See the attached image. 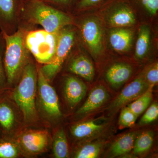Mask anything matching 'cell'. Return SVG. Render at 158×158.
Masks as SVG:
<instances>
[{
	"instance_id": "1",
	"label": "cell",
	"mask_w": 158,
	"mask_h": 158,
	"mask_svg": "<svg viewBox=\"0 0 158 158\" xmlns=\"http://www.w3.org/2000/svg\"><path fill=\"white\" fill-rule=\"evenodd\" d=\"M74 24L73 18L62 10L44 2L30 0L22 5L19 27L28 31L38 25L45 31L56 33L65 26Z\"/></svg>"
},
{
	"instance_id": "2",
	"label": "cell",
	"mask_w": 158,
	"mask_h": 158,
	"mask_svg": "<svg viewBox=\"0 0 158 158\" xmlns=\"http://www.w3.org/2000/svg\"><path fill=\"white\" fill-rule=\"evenodd\" d=\"M37 77L38 64L33 57L25 67L15 87L9 89L11 97L22 112L25 127H43L36 110Z\"/></svg>"
},
{
	"instance_id": "3",
	"label": "cell",
	"mask_w": 158,
	"mask_h": 158,
	"mask_svg": "<svg viewBox=\"0 0 158 158\" xmlns=\"http://www.w3.org/2000/svg\"><path fill=\"white\" fill-rule=\"evenodd\" d=\"M27 31L19 27L15 33L10 35L3 33L5 40L3 62L8 89L15 87L25 67L33 58L25 44L24 36Z\"/></svg>"
},
{
	"instance_id": "4",
	"label": "cell",
	"mask_w": 158,
	"mask_h": 158,
	"mask_svg": "<svg viewBox=\"0 0 158 158\" xmlns=\"http://www.w3.org/2000/svg\"><path fill=\"white\" fill-rule=\"evenodd\" d=\"M36 107L42 127L51 129L57 126L63 116L59 98L55 88L43 74L39 64Z\"/></svg>"
},
{
	"instance_id": "5",
	"label": "cell",
	"mask_w": 158,
	"mask_h": 158,
	"mask_svg": "<svg viewBox=\"0 0 158 158\" xmlns=\"http://www.w3.org/2000/svg\"><path fill=\"white\" fill-rule=\"evenodd\" d=\"M59 32L51 33L44 29H33L26 32L24 42L36 62L48 64L53 58L58 42Z\"/></svg>"
},
{
	"instance_id": "6",
	"label": "cell",
	"mask_w": 158,
	"mask_h": 158,
	"mask_svg": "<svg viewBox=\"0 0 158 158\" xmlns=\"http://www.w3.org/2000/svg\"><path fill=\"white\" fill-rule=\"evenodd\" d=\"M22 158L37 157L51 149L52 133L44 127H25L15 137Z\"/></svg>"
},
{
	"instance_id": "7",
	"label": "cell",
	"mask_w": 158,
	"mask_h": 158,
	"mask_svg": "<svg viewBox=\"0 0 158 158\" xmlns=\"http://www.w3.org/2000/svg\"><path fill=\"white\" fill-rule=\"evenodd\" d=\"M73 26H65L59 31L56 48L53 58L48 64H39L43 74L51 84L61 70L75 44L77 31Z\"/></svg>"
},
{
	"instance_id": "8",
	"label": "cell",
	"mask_w": 158,
	"mask_h": 158,
	"mask_svg": "<svg viewBox=\"0 0 158 158\" xmlns=\"http://www.w3.org/2000/svg\"><path fill=\"white\" fill-rule=\"evenodd\" d=\"M25 127L21 110L11 97L9 89L0 94V131L2 137L15 138Z\"/></svg>"
},
{
	"instance_id": "9",
	"label": "cell",
	"mask_w": 158,
	"mask_h": 158,
	"mask_svg": "<svg viewBox=\"0 0 158 158\" xmlns=\"http://www.w3.org/2000/svg\"><path fill=\"white\" fill-rule=\"evenodd\" d=\"M22 4L20 0H0V31L11 34L19 28Z\"/></svg>"
},
{
	"instance_id": "10",
	"label": "cell",
	"mask_w": 158,
	"mask_h": 158,
	"mask_svg": "<svg viewBox=\"0 0 158 158\" xmlns=\"http://www.w3.org/2000/svg\"><path fill=\"white\" fill-rule=\"evenodd\" d=\"M80 30L82 39L91 53L98 57L103 49L102 30L100 23L95 19H87L81 23Z\"/></svg>"
},
{
	"instance_id": "11",
	"label": "cell",
	"mask_w": 158,
	"mask_h": 158,
	"mask_svg": "<svg viewBox=\"0 0 158 158\" xmlns=\"http://www.w3.org/2000/svg\"><path fill=\"white\" fill-rule=\"evenodd\" d=\"M149 88L142 73L123 89L109 107L110 111L113 113L118 111L141 96Z\"/></svg>"
},
{
	"instance_id": "12",
	"label": "cell",
	"mask_w": 158,
	"mask_h": 158,
	"mask_svg": "<svg viewBox=\"0 0 158 158\" xmlns=\"http://www.w3.org/2000/svg\"><path fill=\"white\" fill-rule=\"evenodd\" d=\"M87 87L84 82L74 76L68 75L63 81L62 94L67 108L73 110L84 98Z\"/></svg>"
},
{
	"instance_id": "13",
	"label": "cell",
	"mask_w": 158,
	"mask_h": 158,
	"mask_svg": "<svg viewBox=\"0 0 158 158\" xmlns=\"http://www.w3.org/2000/svg\"><path fill=\"white\" fill-rule=\"evenodd\" d=\"M110 2L111 12L109 22L111 25L122 27L132 25L136 23V18L129 4L124 0H112Z\"/></svg>"
},
{
	"instance_id": "14",
	"label": "cell",
	"mask_w": 158,
	"mask_h": 158,
	"mask_svg": "<svg viewBox=\"0 0 158 158\" xmlns=\"http://www.w3.org/2000/svg\"><path fill=\"white\" fill-rule=\"evenodd\" d=\"M106 121L104 118L79 122L69 127V131L74 139L84 140L101 131L105 127Z\"/></svg>"
},
{
	"instance_id": "15",
	"label": "cell",
	"mask_w": 158,
	"mask_h": 158,
	"mask_svg": "<svg viewBox=\"0 0 158 158\" xmlns=\"http://www.w3.org/2000/svg\"><path fill=\"white\" fill-rule=\"evenodd\" d=\"M66 69L70 73L81 77L88 81L93 80L95 73L92 62L82 53L75 54L70 58Z\"/></svg>"
},
{
	"instance_id": "16",
	"label": "cell",
	"mask_w": 158,
	"mask_h": 158,
	"mask_svg": "<svg viewBox=\"0 0 158 158\" xmlns=\"http://www.w3.org/2000/svg\"><path fill=\"white\" fill-rule=\"evenodd\" d=\"M109 97V93L104 87L101 85L96 86L90 91L86 101L77 111L76 115L83 116L93 112L104 104Z\"/></svg>"
},
{
	"instance_id": "17",
	"label": "cell",
	"mask_w": 158,
	"mask_h": 158,
	"mask_svg": "<svg viewBox=\"0 0 158 158\" xmlns=\"http://www.w3.org/2000/svg\"><path fill=\"white\" fill-rule=\"evenodd\" d=\"M52 129L51 149L53 157H69L70 156L69 146L64 128L62 126H57Z\"/></svg>"
},
{
	"instance_id": "18",
	"label": "cell",
	"mask_w": 158,
	"mask_h": 158,
	"mask_svg": "<svg viewBox=\"0 0 158 158\" xmlns=\"http://www.w3.org/2000/svg\"><path fill=\"white\" fill-rule=\"evenodd\" d=\"M132 72L131 65L126 63H117L110 66L106 72V77L113 88H118L127 81Z\"/></svg>"
},
{
	"instance_id": "19",
	"label": "cell",
	"mask_w": 158,
	"mask_h": 158,
	"mask_svg": "<svg viewBox=\"0 0 158 158\" xmlns=\"http://www.w3.org/2000/svg\"><path fill=\"white\" fill-rule=\"evenodd\" d=\"M110 42L112 48L120 52H128L132 45L134 33L128 29H114L110 31Z\"/></svg>"
},
{
	"instance_id": "20",
	"label": "cell",
	"mask_w": 158,
	"mask_h": 158,
	"mask_svg": "<svg viewBox=\"0 0 158 158\" xmlns=\"http://www.w3.org/2000/svg\"><path fill=\"white\" fill-rule=\"evenodd\" d=\"M135 138L136 134L135 133H127L121 136L110 147V155L115 157L130 152L133 149Z\"/></svg>"
},
{
	"instance_id": "21",
	"label": "cell",
	"mask_w": 158,
	"mask_h": 158,
	"mask_svg": "<svg viewBox=\"0 0 158 158\" xmlns=\"http://www.w3.org/2000/svg\"><path fill=\"white\" fill-rule=\"evenodd\" d=\"M150 45V30L147 25H142L140 27L136 42L135 57L142 59L147 55Z\"/></svg>"
},
{
	"instance_id": "22",
	"label": "cell",
	"mask_w": 158,
	"mask_h": 158,
	"mask_svg": "<svg viewBox=\"0 0 158 158\" xmlns=\"http://www.w3.org/2000/svg\"><path fill=\"white\" fill-rule=\"evenodd\" d=\"M22 158L17 141L15 138H0V158Z\"/></svg>"
},
{
	"instance_id": "23",
	"label": "cell",
	"mask_w": 158,
	"mask_h": 158,
	"mask_svg": "<svg viewBox=\"0 0 158 158\" xmlns=\"http://www.w3.org/2000/svg\"><path fill=\"white\" fill-rule=\"evenodd\" d=\"M152 89L148 88L141 96L128 105V107L138 117L149 106L152 99Z\"/></svg>"
},
{
	"instance_id": "24",
	"label": "cell",
	"mask_w": 158,
	"mask_h": 158,
	"mask_svg": "<svg viewBox=\"0 0 158 158\" xmlns=\"http://www.w3.org/2000/svg\"><path fill=\"white\" fill-rule=\"evenodd\" d=\"M154 141L153 133L146 131L136 138L133 146V152L136 155H142L150 149Z\"/></svg>"
},
{
	"instance_id": "25",
	"label": "cell",
	"mask_w": 158,
	"mask_h": 158,
	"mask_svg": "<svg viewBox=\"0 0 158 158\" xmlns=\"http://www.w3.org/2000/svg\"><path fill=\"white\" fill-rule=\"evenodd\" d=\"M102 145L100 143H91L79 146L73 153L75 158H95L99 155Z\"/></svg>"
},
{
	"instance_id": "26",
	"label": "cell",
	"mask_w": 158,
	"mask_h": 158,
	"mask_svg": "<svg viewBox=\"0 0 158 158\" xmlns=\"http://www.w3.org/2000/svg\"><path fill=\"white\" fill-rule=\"evenodd\" d=\"M5 49V40L3 33L0 32V94L5 92L7 89V77L3 62L4 52Z\"/></svg>"
},
{
	"instance_id": "27",
	"label": "cell",
	"mask_w": 158,
	"mask_h": 158,
	"mask_svg": "<svg viewBox=\"0 0 158 158\" xmlns=\"http://www.w3.org/2000/svg\"><path fill=\"white\" fill-rule=\"evenodd\" d=\"M138 117L129 108L125 107L120 113L118 123L121 127H131L135 124Z\"/></svg>"
},
{
	"instance_id": "28",
	"label": "cell",
	"mask_w": 158,
	"mask_h": 158,
	"mask_svg": "<svg viewBox=\"0 0 158 158\" xmlns=\"http://www.w3.org/2000/svg\"><path fill=\"white\" fill-rule=\"evenodd\" d=\"M158 116V105L157 103L155 102L147 108L139 123L140 125H146L155 121Z\"/></svg>"
},
{
	"instance_id": "29",
	"label": "cell",
	"mask_w": 158,
	"mask_h": 158,
	"mask_svg": "<svg viewBox=\"0 0 158 158\" xmlns=\"http://www.w3.org/2000/svg\"><path fill=\"white\" fill-rule=\"evenodd\" d=\"M144 79L147 82L149 88H153L158 84V64L157 62L154 63L145 72L143 73Z\"/></svg>"
},
{
	"instance_id": "30",
	"label": "cell",
	"mask_w": 158,
	"mask_h": 158,
	"mask_svg": "<svg viewBox=\"0 0 158 158\" xmlns=\"http://www.w3.org/2000/svg\"><path fill=\"white\" fill-rule=\"evenodd\" d=\"M106 0H79L76 4L77 9L82 10L98 6Z\"/></svg>"
},
{
	"instance_id": "31",
	"label": "cell",
	"mask_w": 158,
	"mask_h": 158,
	"mask_svg": "<svg viewBox=\"0 0 158 158\" xmlns=\"http://www.w3.org/2000/svg\"><path fill=\"white\" fill-rule=\"evenodd\" d=\"M74 1V0H46L44 2L57 9H60V8L70 7Z\"/></svg>"
},
{
	"instance_id": "32",
	"label": "cell",
	"mask_w": 158,
	"mask_h": 158,
	"mask_svg": "<svg viewBox=\"0 0 158 158\" xmlns=\"http://www.w3.org/2000/svg\"><path fill=\"white\" fill-rule=\"evenodd\" d=\"M22 4V5L23 3L26 2H28V1H30V0H20Z\"/></svg>"
},
{
	"instance_id": "33",
	"label": "cell",
	"mask_w": 158,
	"mask_h": 158,
	"mask_svg": "<svg viewBox=\"0 0 158 158\" xmlns=\"http://www.w3.org/2000/svg\"><path fill=\"white\" fill-rule=\"evenodd\" d=\"M33 1H42V2H45L46 0H33Z\"/></svg>"
},
{
	"instance_id": "34",
	"label": "cell",
	"mask_w": 158,
	"mask_h": 158,
	"mask_svg": "<svg viewBox=\"0 0 158 158\" xmlns=\"http://www.w3.org/2000/svg\"><path fill=\"white\" fill-rule=\"evenodd\" d=\"M2 137V134H1V131H0V138Z\"/></svg>"
}]
</instances>
